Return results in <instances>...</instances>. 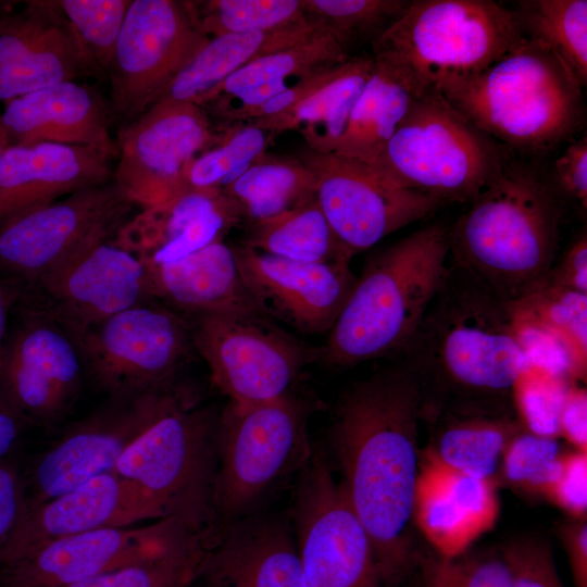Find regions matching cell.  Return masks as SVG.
<instances>
[{
	"mask_svg": "<svg viewBox=\"0 0 587 587\" xmlns=\"http://www.w3.org/2000/svg\"><path fill=\"white\" fill-rule=\"evenodd\" d=\"M222 129L224 135L221 141L200 154L187 170L185 191H222L265 155L273 141L266 130L252 122L237 123Z\"/></svg>",
	"mask_w": 587,
	"mask_h": 587,
	"instance_id": "cell-40",
	"label": "cell"
},
{
	"mask_svg": "<svg viewBox=\"0 0 587 587\" xmlns=\"http://www.w3.org/2000/svg\"><path fill=\"white\" fill-rule=\"evenodd\" d=\"M10 146V139L8 137V134L4 129L2 120H1V113H0V162L1 159L7 150V148Z\"/></svg>",
	"mask_w": 587,
	"mask_h": 587,
	"instance_id": "cell-56",
	"label": "cell"
},
{
	"mask_svg": "<svg viewBox=\"0 0 587 587\" xmlns=\"http://www.w3.org/2000/svg\"><path fill=\"white\" fill-rule=\"evenodd\" d=\"M298 159L313 174L315 199L351 257L445 204L407 187L376 163L308 147Z\"/></svg>",
	"mask_w": 587,
	"mask_h": 587,
	"instance_id": "cell-15",
	"label": "cell"
},
{
	"mask_svg": "<svg viewBox=\"0 0 587 587\" xmlns=\"http://www.w3.org/2000/svg\"><path fill=\"white\" fill-rule=\"evenodd\" d=\"M561 454L557 438L523 428L503 452L499 469L501 478L524 494L546 496L559 471Z\"/></svg>",
	"mask_w": 587,
	"mask_h": 587,
	"instance_id": "cell-44",
	"label": "cell"
},
{
	"mask_svg": "<svg viewBox=\"0 0 587 587\" xmlns=\"http://www.w3.org/2000/svg\"><path fill=\"white\" fill-rule=\"evenodd\" d=\"M197 538L174 517L138 528L108 527L67 536L0 566V587H65L147 560Z\"/></svg>",
	"mask_w": 587,
	"mask_h": 587,
	"instance_id": "cell-20",
	"label": "cell"
},
{
	"mask_svg": "<svg viewBox=\"0 0 587 587\" xmlns=\"http://www.w3.org/2000/svg\"><path fill=\"white\" fill-rule=\"evenodd\" d=\"M401 358L420 386L422 416L508 413L528 364L507 300L452 263Z\"/></svg>",
	"mask_w": 587,
	"mask_h": 587,
	"instance_id": "cell-2",
	"label": "cell"
},
{
	"mask_svg": "<svg viewBox=\"0 0 587 587\" xmlns=\"http://www.w3.org/2000/svg\"><path fill=\"white\" fill-rule=\"evenodd\" d=\"M90 67L58 1L32 0L0 15V102L74 80Z\"/></svg>",
	"mask_w": 587,
	"mask_h": 587,
	"instance_id": "cell-23",
	"label": "cell"
},
{
	"mask_svg": "<svg viewBox=\"0 0 587 587\" xmlns=\"http://www.w3.org/2000/svg\"><path fill=\"white\" fill-rule=\"evenodd\" d=\"M193 349L213 384L237 403H255L287 392L322 348L305 344L259 313L209 312L182 315Z\"/></svg>",
	"mask_w": 587,
	"mask_h": 587,
	"instance_id": "cell-11",
	"label": "cell"
},
{
	"mask_svg": "<svg viewBox=\"0 0 587 587\" xmlns=\"http://www.w3.org/2000/svg\"><path fill=\"white\" fill-rule=\"evenodd\" d=\"M562 199L538 171L512 157L448 227L449 263L507 301L537 288L555 263Z\"/></svg>",
	"mask_w": 587,
	"mask_h": 587,
	"instance_id": "cell-3",
	"label": "cell"
},
{
	"mask_svg": "<svg viewBox=\"0 0 587 587\" xmlns=\"http://www.w3.org/2000/svg\"><path fill=\"white\" fill-rule=\"evenodd\" d=\"M421 417L420 386L400 362L352 384L338 401L329 429L341 482L370 537L384 587H398L415 564Z\"/></svg>",
	"mask_w": 587,
	"mask_h": 587,
	"instance_id": "cell-1",
	"label": "cell"
},
{
	"mask_svg": "<svg viewBox=\"0 0 587 587\" xmlns=\"http://www.w3.org/2000/svg\"><path fill=\"white\" fill-rule=\"evenodd\" d=\"M514 11L524 35L549 48L582 87L587 84V1L526 0Z\"/></svg>",
	"mask_w": 587,
	"mask_h": 587,
	"instance_id": "cell-38",
	"label": "cell"
},
{
	"mask_svg": "<svg viewBox=\"0 0 587 587\" xmlns=\"http://www.w3.org/2000/svg\"><path fill=\"white\" fill-rule=\"evenodd\" d=\"M166 519L137 483L116 472L99 475L41 503L27 507L0 552V566L54 540L100 528Z\"/></svg>",
	"mask_w": 587,
	"mask_h": 587,
	"instance_id": "cell-22",
	"label": "cell"
},
{
	"mask_svg": "<svg viewBox=\"0 0 587 587\" xmlns=\"http://www.w3.org/2000/svg\"><path fill=\"white\" fill-rule=\"evenodd\" d=\"M26 510L22 471L12 461H0V552Z\"/></svg>",
	"mask_w": 587,
	"mask_h": 587,
	"instance_id": "cell-50",
	"label": "cell"
},
{
	"mask_svg": "<svg viewBox=\"0 0 587 587\" xmlns=\"http://www.w3.org/2000/svg\"><path fill=\"white\" fill-rule=\"evenodd\" d=\"M66 329L79 349L85 374L111 398L179 382V372L193 349L185 319L154 301Z\"/></svg>",
	"mask_w": 587,
	"mask_h": 587,
	"instance_id": "cell-10",
	"label": "cell"
},
{
	"mask_svg": "<svg viewBox=\"0 0 587 587\" xmlns=\"http://www.w3.org/2000/svg\"><path fill=\"white\" fill-rule=\"evenodd\" d=\"M209 39L191 1L132 0L108 68L110 115L126 123L147 111Z\"/></svg>",
	"mask_w": 587,
	"mask_h": 587,
	"instance_id": "cell-13",
	"label": "cell"
},
{
	"mask_svg": "<svg viewBox=\"0 0 587 587\" xmlns=\"http://www.w3.org/2000/svg\"><path fill=\"white\" fill-rule=\"evenodd\" d=\"M30 425L0 387V461L12 459L23 434Z\"/></svg>",
	"mask_w": 587,
	"mask_h": 587,
	"instance_id": "cell-54",
	"label": "cell"
},
{
	"mask_svg": "<svg viewBox=\"0 0 587 587\" xmlns=\"http://www.w3.org/2000/svg\"><path fill=\"white\" fill-rule=\"evenodd\" d=\"M449 264L448 227L424 226L366 260L322 346L320 362L347 367L403 353L440 289Z\"/></svg>",
	"mask_w": 587,
	"mask_h": 587,
	"instance_id": "cell-4",
	"label": "cell"
},
{
	"mask_svg": "<svg viewBox=\"0 0 587 587\" xmlns=\"http://www.w3.org/2000/svg\"><path fill=\"white\" fill-rule=\"evenodd\" d=\"M575 587H587V522L572 519L559 528Z\"/></svg>",
	"mask_w": 587,
	"mask_h": 587,
	"instance_id": "cell-53",
	"label": "cell"
},
{
	"mask_svg": "<svg viewBox=\"0 0 587 587\" xmlns=\"http://www.w3.org/2000/svg\"><path fill=\"white\" fill-rule=\"evenodd\" d=\"M110 110L91 88L61 82L4 103L1 120L10 145L53 142L86 146L117 157Z\"/></svg>",
	"mask_w": 587,
	"mask_h": 587,
	"instance_id": "cell-29",
	"label": "cell"
},
{
	"mask_svg": "<svg viewBox=\"0 0 587 587\" xmlns=\"http://www.w3.org/2000/svg\"><path fill=\"white\" fill-rule=\"evenodd\" d=\"M435 91L510 150L540 153L583 126V87L549 48L527 37L485 70Z\"/></svg>",
	"mask_w": 587,
	"mask_h": 587,
	"instance_id": "cell-5",
	"label": "cell"
},
{
	"mask_svg": "<svg viewBox=\"0 0 587 587\" xmlns=\"http://www.w3.org/2000/svg\"><path fill=\"white\" fill-rule=\"evenodd\" d=\"M237 205L216 189H191L125 221L111 241L146 265L177 261L241 222Z\"/></svg>",
	"mask_w": 587,
	"mask_h": 587,
	"instance_id": "cell-24",
	"label": "cell"
},
{
	"mask_svg": "<svg viewBox=\"0 0 587 587\" xmlns=\"http://www.w3.org/2000/svg\"><path fill=\"white\" fill-rule=\"evenodd\" d=\"M430 587H513L511 569L501 554H463L424 565Z\"/></svg>",
	"mask_w": 587,
	"mask_h": 587,
	"instance_id": "cell-46",
	"label": "cell"
},
{
	"mask_svg": "<svg viewBox=\"0 0 587 587\" xmlns=\"http://www.w3.org/2000/svg\"><path fill=\"white\" fill-rule=\"evenodd\" d=\"M223 135L200 105L159 100L121 125L113 179L134 205L165 202L185 191L191 163Z\"/></svg>",
	"mask_w": 587,
	"mask_h": 587,
	"instance_id": "cell-16",
	"label": "cell"
},
{
	"mask_svg": "<svg viewBox=\"0 0 587 587\" xmlns=\"http://www.w3.org/2000/svg\"><path fill=\"white\" fill-rule=\"evenodd\" d=\"M4 341L0 387L32 425L51 427L73 410L85 369L67 329L47 310L17 300Z\"/></svg>",
	"mask_w": 587,
	"mask_h": 587,
	"instance_id": "cell-18",
	"label": "cell"
},
{
	"mask_svg": "<svg viewBox=\"0 0 587 587\" xmlns=\"http://www.w3.org/2000/svg\"><path fill=\"white\" fill-rule=\"evenodd\" d=\"M199 579L207 587H303L289 519L261 511L221 529Z\"/></svg>",
	"mask_w": 587,
	"mask_h": 587,
	"instance_id": "cell-27",
	"label": "cell"
},
{
	"mask_svg": "<svg viewBox=\"0 0 587 587\" xmlns=\"http://www.w3.org/2000/svg\"><path fill=\"white\" fill-rule=\"evenodd\" d=\"M435 450L446 466L477 478L497 480L509 441L523 429L509 413L441 412Z\"/></svg>",
	"mask_w": 587,
	"mask_h": 587,
	"instance_id": "cell-35",
	"label": "cell"
},
{
	"mask_svg": "<svg viewBox=\"0 0 587 587\" xmlns=\"http://www.w3.org/2000/svg\"><path fill=\"white\" fill-rule=\"evenodd\" d=\"M498 514L497 480L459 473L430 451L420 460L413 524L441 559L463 554L494 527Z\"/></svg>",
	"mask_w": 587,
	"mask_h": 587,
	"instance_id": "cell-25",
	"label": "cell"
},
{
	"mask_svg": "<svg viewBox=\"0 0 587 587\" xmlns=\"http://www.w3.org/2000/svg\"><path fill=\"white\" fill-rule=\"evenodd\" d=\"M559 434L575 449L587 451L586 389L567 388L559 414Z\"/></svg>",
	"mask_w": 587,
	"mask_h": 587,
	"instance_id": "cell-52",
	"label": "cell"
},
{
	"mask_svg": "<svg viewBox=\"0 0 587 587\" xmlns=\"http://www.w3.org/2000/svg\"><path fill=\"white\" fill-rule=\"evenodd\" d=\"M146 266L152 299L180 315L227 311L261 314L242 284L232 247L223 241L174 262Z\"/></svg>",
	"mask_w": 587,
	"mask_h": 587,
	"instance_id": "cell-30",
	"label": "cell"
},
{
	"mask_svg": "<svg viewBox=\"0 0 587 587\" xmlns=\"http://www.w3.org/2000/svg\"><path fill=\"white\" fill-rule=\"evenodd\" d=\"M18 300L41 307L66 328L154 301L147 266L111 239L78 250L20 292Z\"/></svg>",
	"mask_w": 587,
	"mask_h": 587,
	"instance_id": "cell-19",
	"label": "cell"
},
{
	"mask_svg": "<svg viewBox=\"0 0 587 587\" xmlns=\"http://www.w3.org/2000/svg\"><path fill=\"white\" fill-rule=\"evenodd\" d=\"M423 587H430V585L428 584V582L425 578H424Z\"/></svg>",
	"mask_w": 587,
	"mask_h": 587,
	"instance_id": "cell-58",
	"label": "cell"
},
{
	"mask_svg": "<svg viewBox=\"0 0 587 587\" xmlns=\"http://www.w3.org/2000/svg\"><path fill=\"white\" fill-rule=\"evenodd\" d=\"M323 32L326 29L321 24L312 22L296 29L212 37L177 74L160 100L198 104L210 91L249 62L305 41Z\"/></svg>",
	"mask_w": 587,
	"mask_h": 587,
	"instance_id": "cell-32",
	"label": "cell"
},
{
	"mask_svg": "<svg viewBox=\"0 0 587 587\" xmlns=\"http://www.w3.org/2000/svg\"><path fill=\"white\" fill-rule=\"evenodd\" d=\"M571 519H585L587 512V451L562 452L555 478L546 496Z\"/></svg>",
	"mask_w": 587,
	"mask_h": 587,
	"instance_id": "cell-48",
	"label": "cell"
},
{
	"mask_svg": "<svg viewBox=\"0 0 587 587\" xmlns=\"http://www.w3.org/2000/svg\"><path fill=\"white\" fill-rule=\"evenodd\" d=\"M289 260L308 263L350 261L316 199L250 225L241 243Z\"/></svg>",
	"mask_w": 587,
	"mask_h": 587,
	"instance_id": "cell-37",
	"label": "cell"
},
{
	"mask_svg": "<svg viewBox=\"0 0 587 587\" xmlns=\"http://www.w3.org/2000/svg\"><path fill=\"white\" fill-rule=\"evenodd\" d=\"M210 544L197 538L163 554L65 587H190L199 579Z\"/></svg>",
	"mask_w": 587,
	"mask_h": 587,
	"instance_id": "cell-41",
	"label": "cell"
},
{
	"mask_svg": "<svg viewBox=\"0 0 587 587\" xmlns=\"http://www.w3.org/2000/svg\"><path fill=\"white\" fill-rule=\"evenodd\" d=\"M545 282L587 294V236L580 234L552 265Z\"/></svg>",
	"mask_w": 587,
	"mask_h": 587,
	"instance_id": "cell-51",
	"label": "cell"
},
{
	"mask_svg": "<svg viewBox=\"0 0 587 587\" xmlns=\"http://www.w3.org/2000/svg\"><path fill=\"white\" fill-rule=\"evenodd\" d=\"M514 11L492 0H415L375 41L417 96L478 73L524 41Z\"/></svg>",
	"mask_w": 587,
	"mask_h": 587,
	"instance_id": "cell-6",
	"label": "cell"
},
{
	"mask_svg": "<svg viewBox=\"0 0 587 587\" xmlns=\"http://www.w3.org/2000/svg\"><path fill=\"white\" fill-rule=\"evenodd\" d=\"M310 22L321 24L347 50L375 41L408 8L405 0H301Z\"/></svg>",
	"mask_w": 587,
	"mask_h": 587,
	"instance_id": "cell-42",
	"label": "cell"
},
{
	"mask_svg": "<svg viewBox=\"0 0 587 587\" xmlns=\"http://www.w3.org/2000/svg\"><path fill=\"white\" fill-rule=\"evenodd\" d=\"M374 68L351 111L334 153L376 163L409 112L417 93L386 61L374 57Z\"/></svg>",
	"mask_w": 587,
	"mask_h": 587,
	"instance_id": "cell-33",
	"label": "cell"
},
{
	"mask_svg": "<svg viewBox=\"0 0 587 587\" xmlns=\"http://www.w3.org/2000/svg\"><path fill=\"white\" fill-rule=\"evenodd\" d=\"M552 188L561 199L587 208V140L586 136L566 147L553 163Z\"/></svg>",
	"mask_w": 587,
	"mask_h": 587,
	"instance_id": "cell-49",
	"label": "cell"
},
{
	"mask_svg": "<svg viewBox=\"0 0 587 587\" xmlns=\"http://www.w3.org/2000/svg\"><path fill=\"white\" fill-rule=\"evenodd\" d=\"M220 412L203 405L185 383L168 405L129 446L114 472L137 483L162 509L211 542Z\"/></svg>",
	"mask_w": 587,
	"mask_h": 587,
	"instance_id": "cell-7",
	"label": "cell"
},
{
	"mask_svg": "<svg viewBox=\"0 0 587 587\" xmlns=\"http://www.w3.org/2000/svg\"><path fill=\"white\" fill-rule=\"evenodd\" d=\"M507 303L524 348L557 346L569 358L573 376L585 374L587 294L544 280L533 291Z\"/></svg>",
	"mask_w": 587,
	"mask_h": 587,
	"instance_id": "cell-34",
	"label": "cell"
},
{
	"mask_svg": "<svg viewBox=\"0 0 587 587\" xmlns=\"http://www.w3.org/2000/svg\"><path fill=\"white\" fill-rule=\"evenodd\" d=\"M112 159L86 146L10 145L0 162V225L29 209L111 182Z\"/></svg>",
	"mask_w": 587,
	"mask_h": 587,
	"instance_id": "cell-26",
	"label": "cell"
},
{
	"mask_svg": "<svg viewBox=\"0 0 587 587\" xmlns=\"http://www.w3.org/2000/svg\"><path fill=\"white\" fill-rule=\"evenodd\" d=\"M567 388L564 377L527 366L513 388V405L523 428L540 436H560L559 414Z\"/></svg>",
	"mask_w": 587,
	"mask_h": 587,
	"instance_id": "cell-45",
	"label": "cell"
},
{
	"mask_svg": "<svg viewBox=\"0 0 587 587\" xmlns=\"http://www.w3.org/2000/svg\"><path fill=\"white\" fill-rule=\"evenodd\" d=\"M191 4L201 30L209 38L280 32L312 24L301 0H210Z\"/></svg>",
	"mask_w": 587,
	"mask_h": 587,
	"instance_id": "cell-39",
	"label": "cell"
},
{
	"mask_svg": "<svg viewBox=\"0 0 587 587\" xmlns=\"http://www.w3.org/2000/svg\"><path fill=\"white\" fill-rule=\"evenodd\" d=\"M222 192L251 225L314 200L315 179L298 158L265 154Z\"/></svg>",
	"mask_w": 587,
	"mask_h": 587,
	"instance_id": "cell-36",
	"label": "cell"
},
{
	"mask_svg": "<svg viewBox=\"0 0 587 587\" xmlns=\"http://www.w3.org/2000/svg\"><path fill=\"white\" fill-rule=\"evenodd\" d=\"M508 150L429 91L415 98L376 164L445 204L470 202L502 170Z\"/></svg>",
	"mask_w": 587,
	"mask_h": 587,
	"instance_id": "cell-9",
	"label": "cell"
},
{
	"mask_svg": "<svg viewBox=\"0 0 587 587\" xmlns=\"http://www.w3.org/2000/svg\"><path fill=\"white\" fill-rule=\"evenodd\" d=\"M349 58L348 50L326 30L249 62L203 97L198 105L215 120L218 128L249 122L271 99Z\"/></svg>",
	"mask_w": 587,
	"mask_h": 587,
	"instance_id": "cell-28",
	"label": "cell"
},
{
	"mask_svg": "<svg viewBox=\"0 0 587 587\" xmlns=\"http://www.w3.org/2000/svg\"><path fill=\"white\" fill-rule=\"evenodd\" d=\"M133 205L112 179L11 217L0 225V277L20 295L78 250L112 239Z\"/></svg>",
	"mask_w": 587,
	"mask_h": 587,
	"instance_id": "cell-14",
	"label": "cell"
},
{
	"mask_svg": "<svg viewBox=\"0 0 587 587\" xmlns=\"http://www.w3.org/2000/svg\"><path fill=\"white\" fill-rule=\"evenodd\" d=\"M11 3V1H0V15L10 9Z\"/></svg>",
	"mask_w": 587,
	"mask_h": 587,
	"instance_id": "cell-57",
	"label": "cell"
},
{
	"mask_svg": "<svg viewBox=\"0 0 587 587\" xmlns=\"http://www.w3.org/2000/svg\"><path fill=\"white\" fill-rule=\"evenodd\" d=\"M183 385L179 380L162 389L111 398L107 404L68 427L22 472L26 508L114 472L121 457Z\"/></svg>",
	"mask_w": 587,
	"mask_h": 587,
	"instance_id": "cell-17",
	"label": "cell"
},
{
	"mask_svg": "<svg viewBox=\"0 0 587 587\" xmlns=\"http://www.w3.org/2000/svg\"><path fill=\"white\" fill-rule=\"evenodd\" d=\"M374 68L372 54L350 57L322 88L292 108L254 121L274 139L297 130L308 148L320 153L334 152L344 135L351 111Z\"/></svg>",
	"mask_w": 587,
	"mask_h": 587,
	"instance_id": "cell-31",
	"label": "cell"
},
{
	"mask_svg": "<svg viewBox=\"0 0 587 587\" xmlns=\"http://www.w3.org/2000/svg\"><path fill=\"white\" fill-rule=\"evenodd\" d=\"M17 290L0 277V365L9 327V313L12 305L17 301Z\"/></svg>",
	"mask_w": 587,
	"mask_h": 587,
	"instance_id": "cell-55",
	"label": "cell"
},
{
	"mask_svg": "<svg viewBox=\"0 0 587 587\" xmlns=\"http://www.w3.org/2000/svg\"><path fill=\"white\" fill-rule=\"evenodd\" d=\"M289 521L303 587H384L370 537L319 449L297 476Z\"/></svg>",
	"mask_w": 587,
	"mask_h": 587,
	"instance_id": "cell-12",
	"label": "cell"
},
{
	"mask_svg": "<svg viewBox=\"0 0 587 587\" xmlns=\"http://www.w3.org/2000/svg\"><path fill=\"white\" fill-rule=\"evenodd\" d=\"M501 554L508 562L513 587H563L548 541L523 536L507 542Z\"/></svg>",
	"mask_w": 587,
	"mask_h": 587,
	"instance_id": "cell-47",
	"label": "cell"
},
{
	"mask_svg": "<svg viewBox=\"0 0 587 587\" xmlns=\"http://www.w3.org/2000/svg\"><path fill=\"white\" fill-rule=\"evenodd\" d=\"M311 412L312 404L291 392L255 403L228 401L218 424L215 536L263 511L298 476L313 450L308 437Z\"/></svg>",
	"mask_w": 587,
	"mask_h": 587,
	"instance_id": "cell-8",
	"label": "cell"
},
{
	"mask_svg": "<svg viewBox=\"0 0 587 587\" xmlns=\"http://www.w3.org/2000/svg\"><path fill=\"white\" fill-rule=\"evenodd\" d=\"M242 284L260 313L305 334L329 332L358 276L350 261L308 263L230 246Z\"/></svg>",
	"mask_w": 587,
	"mask_h": 587,
	"instance_id": "cell-21",
	"label": "cell"
},
{
	"mask_svg": "<svg viewBox=\"0 0 587 587\" xmlns=\"http://www.w3.org/2000/svg\"><path fill=\"white\" fill-rule=\"evenodd\" d=\"M92 68L108 72L132 0H60Z\"/></svg>",
	"mask_w": 587,
	"mask_h": 587,
	"instance_id": "cell-43",
	"label": "cell"
}]
</instances>
